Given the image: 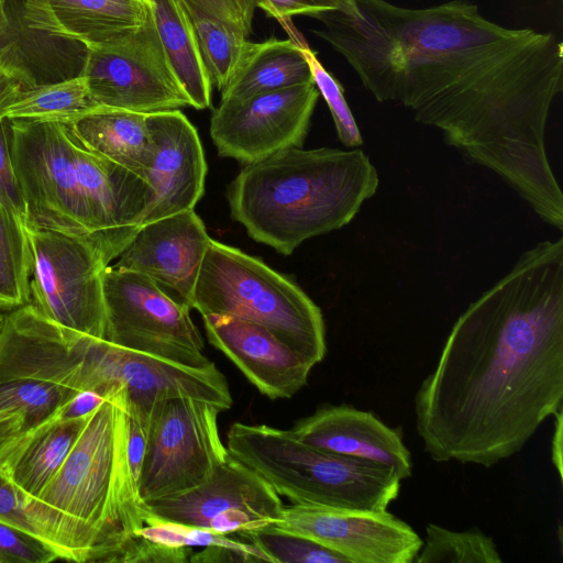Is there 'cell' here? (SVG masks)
Returning a JSON list of instances; mask_svg holds the SVG:
<instances>
[{
	"instance_id": "29",
	"label": "cell",
	"mask_w": 563,
	"mask_h": 563,
	"mask_svg": "<svg viewBox=\"0 0 563 563\" xmlns=\"http://www.w3.org/2000/svg\"><path fill=\"white\" fill-rule=\"evenodd\" d=\"M235 534L260 548L273 563H350L318 542L273 525Z\"/></svg>"
},
{
	"instance_id": "37",
	"label": "cell",
	"mask_w": 563,
	"mask_h": 563,
	"mask_svg": "<svg viewBox=\"0 0 563 563\" xmlns=\"http://www.w3.org/2000/svg\"><path fill=\"white\" fill-rule=\"evenodd\" d=\"M189 562L192 563H225V562H263L260 556L250 551L232 549L221 545H210L202 551L191 554Z\"/></svg>"
},
{
	"instance_id": "43",
	"label": "cell",
	"mask_w": 563,
	"mask_h": 563,
	"mask_svg": "<svg viewBox=\"0 0 563 563\" xmlns=\"http://www.w3.org/2000/svg\"><path fill=\"white\" fill-rule=\"evenodd\" d=\"M3 316L1 312H0V328H1V324H2V320H3Z\"/></svg>"
},
{
	"instance_id": "30",
	"label": "cell",
	"mask_w": 563,
	"mask_h": 563,
	"mask_svg": "<svg viewBox=\"0 0 563 563\" xmlns=\"http://www.w3.org/2000/svg\"><path fill=\"white\" fill-rule=\"evenodd\" d=\"M143 538L167 547L191 548L221 545L232 549L250 551L262 559L263 562H271L268 556L255 544L230 538L200 527L185 525L175 521L159 519L147 511L145 525L140 530Z\"/></svg>"
},
{
	"instance_id": "34",
	"label": "cell",
	"mask_w": 563,
	"mask_h": 563,
	"mask_svg": "<svg viewBox=\"0 0 563 563\" xmlns=\"http://www.w3.org/2000/svg\"><path fill=\"white\" fill-rule=\"evenodd\" d=\"M267 16L278 21H287L294 15L312 16L320 12L343 10L346 11L352 0H254Z\"/></svg>"
},
{
	"instance_id": "14",
	"label": "cell",
	"mask_w": 563,
	"mask_h": 563,
	"mask_svg": "<svg viewBox=\"0 0 563 563\" xmlns=\"http://www.w3.org/2000/svg\"><path fill=\"white\" fill-rule=\"evenodd\" d=\"M145 505L159 519L227 536L273 525L284 508L280 496L230 454L206 483Z\"/></svg>"
},
{
	"instance_id": "16",
	"label": "cell",
	"mask_w": 563,
	"mask_h": 563,
	"mask_svg": "<svg viewBox=\"0 0 563 563\" xmlns=\"http://www.w3.org/2000/svg\"><path fill=\"white\" fill-rule=\"evenodd\" d=\"M211 238L194 209L140 228L113 267L153 280L176 302L192 309L194 291Z\"/></svg>"
},
{
	"instance_id": "8",
	"label": "cell",
	"mask_w": 563,
	"mask_h": 563,
	"mask_svg": "<svg viewBox=\"0 0 563 563\" xmlns=\"http://www.w3.org/2000/svg\"><path fill=\"white\" fill-rule=\"evenodd\" d=\"M14 174L25 206L24 223L91 234L77 180L74 144L65 123L5 119Z\"/></svg>"
},
{
	"instance_id": "20",
	"label": "cell",
	"mask_w": 563,
	"mask_h": 563,
	"mask_svg": "<svg viewBox=\"0 0 563 563\" xmlns=\"http://www.w3.org/2000/svg\"><path fill=\"white\" fill-rule=\"evenodd\" d=\"M290 431L324 451L393 468L401 479L412 475V459L400 428H390L371 411L327 404L298 420Z\"/></svg>"
},
{
	"instance_id": "32",
	"label": "cell",
	"mask_w": 563,
	"mask_h": 563,
	"mask_svg": "<svg viewBox=\"0 0 563 563\" xmlns=\"http://www.w3.org/2000/svg\"><path fill=\"white\" fill-rule=\"evenodd\" d=\"M56 559L42 542L0 522V563H42Z\"/></svg>"
},
{
	"instance_id": "42",
	"label": "cell",
	"mask_w": 563,
	"mask_h": 563,
	"mask_svg": "<svg viewBox=\"0 0 563 563\" xmlns=\"http://www.w3.org/2000/svg\"><path fill=\"white\" fill-rule=\"evenodd\" d=\"M8 2L9 0H0V10L8 11Z\"/></svg>"
},
{
	"instance_id": "17",
	"label": "cell",
	"mask_w": 563,
	"mask_h": 563,
	"mask_svg": "<svg viewBox=\"0 0 563 563\" xmlns=\"http://www.w3.org/2000/svg\"><path fill=\"white\" fill-rule=\"evenodd\" d=\"M73 144L76 175L90 233L98 239L112 262L143 225L153 202V189L139 175L82 148L74 141Z\"/></svg>"
},
{
	"instance_id": "27",
	"label": "cell",
	"mask_w": 563,
	"mask_h": 563,
	"mask_svg": "<svg viewBox=\"0 0 563 563\" xmlns=\"http://www.w3.org/2000/svg\"><path fill=\"white\" fill-rule=\"evenodd\" d=\"M31 253L24 222L0 202V310L30 302Z\"/></svg>"
},
{
	"instance_id": "9",
	"label": "cell",
	"mask_w": 563,
	"mask_h": 563,
	"mask_svg": "<svg viewBox=\"0 0 563 563\" xmlns=\"http://www.w3.org/2000/svg\"><path fill=\"white\" fill-rule=\"evenodd\" d=\"M104 340L166 360L206 368L205 340L190 309L140 273L108 265L103 273Z\"/></svg>"
},
{
	"instance_id": "25",
	"label": "cell",
	"mask_w": 563,
	"mask_h": 563,
	"mask_svg": "<svg viewBox=\"0 0 563 563\" xmlns=\"http://www.w3.org/2000/svg\"><path fill=\"white\" fill-rule=\"evenodd\" d=\"M98 107L81 74L23 89L1 113V119L68 123Z\"/></svg>"
},
{
	"instance_id": "4",
	"label": "cell",
	"mask_w": 563,
	"mask_h": 563,
	"mask_svg": "<svg viewBox=\"0 0 563 563\" xmlns=\"http://www.w3.org/2000/svg\"><path fill=\"white\" fill-rule=\"evenodd\" d=\"M378 185L358 147H290L243 165L227 199L250 238L290 255L306 240L350 223Z\"/></svg>"
},
{
	"instance_id": "35",
	"label": "cell",
	"mask_w": 563,
	"mask_h": 563,
	"mask_svg": "<svg viewBox=\"0 0 563 563\" xmlns=\"http://www.w3.org/2000/svg\"><path fill=\"white\" fill-rule=\"evenodd\" d=\"M0 202L25 221V206L11 162L5 119L0 120Z\"/></svg>"
},
{
	"instance_id": "7",
	"label": "cell",
	"mask_w": 563,
	"mask_h": 563,
	"mask_svg": "<svg viewBox=\"0 0 563 563\" xmlns=\"http://www.w3.org/2000/svg\"><path fill=\"white\" fill-rule=\"evenodd\" d=\"M31 253L30 305L60 327L104 340L103 273L98 239L24 223Z\"/></svg>"
},
{
	"instance_id": "6",
	"label": "cell",
	"mask_w": 563,
	"mask_h": 563,
	"mask_svg": "<svg viewBox=\"0 0 563 563\" xmlns=\"http://www.w3.org/2000/svg\"><path fill=\"white\" fill-rule=\"evenodd\" d=\"M201 316L221 314L263 325L313 365L327 353L320 308L292 280L262 260L210 240L192 300Z\"/></svg>"
},
{
	"instance_id": "2",
	"label": "cell",
	"mask_w": 563,
	"mask_h": 563,
	"mask_svg": "<svg viewBox=\"0 0 563 563\" xmlns=\"http://www.w3.org/2000/svg\"><path fill=\"white\" fill-rule=\"evenodd\" d=\"M413 401L434 462L484 467L520 452L562 409V236L525 251L470 303Z\"/></svg>"
},
{
	"instance_id": "18",
	"label": "cell",
	"mask_w": 563,
	"mask_h": 563,
	"mask_svg": "<svg viewBox=\"0 0 563 563\" xmlns=\"http://www.w3.org/2000/svg\"><path fill=\"white\" fill-rule=\"evenodd\" d=\"M153 154L146 172L154 198L143 225L194 209L203 195L207 163L196 128L180 110L146 115Z\"/></svg>"
},
{
	"instance_id": "24",
	"label": "cell",
	"mask_w": 563,
	"mask_h": 563,
	"mask_svg": "<svg viewBox=\"0 0 563 563\" xmlns=\"http://www.w3.org/2000/svg\"><path fill=\"white\" fill-rule=\"evenodd\" d=\"M168 63L191 107H211L212 84L191 21L179 0H146Z\"/></svg>"
},
{
	"instance_id": "12",
	"label": "cell",
	"mask_w": 563,
	"mask_h": 563,
	"mask_svg": "<svg viewBox=\"0 0 563 563\" xmlns=\"http://www.w3.org/2000/svg\"><path fill=\"white\" fill-rule=\"evenodd\" d=\"M85 390L108 396L123 390L131 412L150 418L168 398L189 397L210 402L221 411L233 405L225 376L216 364L184 366L84 334Z\"/></svg>"
},
{
	"instance_id": "36",
	"label": "cell",
	"mask_w": 563,
	"mask_h": 563,
	"mask_svg": "<svg viewBox=\"0 0 563 563\" xmlns=\"http://www.w3.org/2000/svg\"><path fill=\"white\" fill-rule=\"evenodd\" d=\"M27 87L26 76L0 54V113Z\"/></svg>"
},
{
	"instance_id": "28",
	"label": "cell",
	"mask_w": 563,
	"mask_h": 563,
	"mask_svg": "<svg viewBox=\"0 0 563 563\" xmlns=\"http://www.w3.org/2000/svg\"><path fill=\"white\" fill-rule=\"evenodd\" d=\"M494 539L478 528L454 531L435 523L426 527V538L415 563H501Z\"/></svg>"
},
{
	"instance_id": "40",
	"label": "cell",
	"mask_w": 563,
	"mask_h": 563,
	"mask_svg": "<svg viewBox=\"0 0 563 563\" xmlns=\"http://www.w3.org/2000/svg\"><path fill=\"white\" fill-rule=\"evenodd\" d=\"M26 429L24 418L14 412H0V440Z\"/></svg>"
},
{
	"instance_id": "1",
	"label": "cell",
	"mask_w": 563,
	"mask_h": 563,
	"mask_svg": "<svg viewBox=\"0 0 563 563\" xmlns=\"http://www.w3.org/2000/svg\"><path fill=\"white\" fill-rule=\"evenodd\" d=\"M311 18L379 102H397L440 130L465 158L495 173L562 231L563 194L545 129L563 89V45L551 32L511 29L468 0L406 8L352 0Z\"/></svg>"
},
{
	"instance_id": "10",
	"label": "cell",
	"mask_w": 563,
	"mask_h": 563,
	"mask_svg": "<svg viewBox=\"0 0 563 563\" xmlns=\"http://www.w3.org/2000/svg\"><path fill=\"white\" fill-rule=\"evenodd\" d=\"M214 405L174 397L158 402L150 418L139 494L144 503L195 488L228 457Z\"/></svg>"
},
{
	"instance_id": "41",
	"label": "cell",
	"mask_w": 563,
	"mask_h": 563,
	"mask_svg": "<svg viewBox=\"0 0 563 563\" xmlns=\"http://www.w3.org/2000/svg\"><path fill=\"white\" fill-rule=\"evenodd\" d=\"M10 31H11V20H10L9 9H8V11L0 10V44L4 42V40L9 35ZM0 54L2 55L1 45H0Z\"/></svg>"
},
{
	"instance_id": "26",
	"label": "cell",
	"mask_w": 563,
	"mask_h": 563,
	"mask_svg": "<svg viewBox=\"0 0 563 563\" xmlns=\"http://www.w3.org/2000/svg\"><path fill=\"white\" fill-rule=\"evenodd\" d=\"M183 7L195 30L211 84L221 92L238 73L251 42L236 27L196 8Z\"/></svg>"
},
{
	"instance_id": "23",
	"label": "cell",
	"mask_w": 563,
	"mask_h": 563,
	"mask_svg": "<svg viewBox=\"0 0 563 563\" xmlns=\"http://www.w3.org/2000/svg\"><path fill=\"white\" fill-rule=\"evenodd\" d=\"M303 46L291 38L251 42L238 73L221 91L220 102L314 84Z\"/></svg>"
},
{
	"instance_id": "31",
	"label": "cell",
	"mask_w": 563,
	"mask_h": 563,
	"mask_svg": "<svg viewBox=\"0 0 563 563\" xmlns=\"http://www.w3.org/2000/svg\"><path fill=\"white\" fill-rule=\"evenodd\" d=\"M303 53L309 64L314 85L323 97L340 142L351 148H357L363 144V137L346 102L344 88L341 82L329 73L318 59L316 52L303 46Z\"/></svg>"
},
{
	"instance_id": "3",
	"label": "cell",
	"mask_w": 563,
	"mask_h": 563,
	"mask_svg": "<svg viewBox=\"0 0 563 563\" xmlns=\"http://www.w3.org/2000/svg\"><path fill=\"white\" fill-rule=\"evenodd\" d=\"M123 390L88 415L66 460L26 514L57 559L121 562L141 537L147 509L129 460Z\"/></svg>"
},
{
	"instance_id": "38",
	"label": "cell",
	"mask_w": 563,
	"mask_h": 563,
	"mask_svg": "<svg viewBox=\"0 0 563 563\" xmlns=\"http://www.w3.org/2000/svg\"><path fill=\"white\" fill-rule=\"evenodd\" d=\"M106 397L95 390H81L68 402L64 417L79 418L92 412Z\"/></svg>"
},
{
	"instance_id": "39",
	"label": "cell",
	"mask_w": 563,
	"mask_h": 563,
	"mask_svg": "<svg viewBox=\"0 0 563 563\" xmlns=\"http://www.w3.org/2000/svg\"><path fill=\"white\" fill-rule=\"evenodd\" d=\"M554 433L552 438L551 457L555 466L559 477L562 481V433H563V410L560 409L555 415Z\"/></svg>"
},
{
	"instance_id": "11",
	"label": "cell",
	"mask_w": 563,
	"mask_h": 563,
	"mask_svg": "<svg viewBox=\"0 0 563 563\" xmlns=\"http://www.w3.org/2000/svg\"><path fill=\"white\" fill-rule=\"evenodd\" d=\"M80 74L98 108L151 114L191 107L168 63L150 5L140 27L88 48Z\"/></svg>"
},
{
	"instance_id": "22",
	"label": "cell",
	"mask_w": 563,
	"mask_h": 563,
	"mask_svg": "<svg viewBox=\"0 0 563 563\" xmlns=\"http://www.w3.org/2000/svg\"><path fill=\"white\" fill-rule=\"evenodd\" d=\"M146 115L99 107L65 125L76 144L146 180L153 154Z\"/></svg>"
},
{
	"instance_id": "5",
	"label": "cell",
	"mask_w": 563,
	"mask_h": 563,
	"mask_svg": "<svg viewBox=\"0 0 563 563\" xmlns=\"http://www.w3.org/2000/svg\"><path fill=\"white\" fill-rule=\"evenodd\" d=\"M227 450L291 504L382 511L400 492L393 468L316 448L290 430L235 422Z\"/></svg>"
},
{
	"instance_id": "33",
	"label": "cell",
	"mask_w": 563,
	"mask_h": 563,
	"mask_svg": "<svg viewBox=\"0 0 563 563\" xmlns=\"http://www.w3.org/2000/svg\"><path fill=\"white\" fill-rule=\"evenodd\" d=\"M184 5L196 8L238 30L246 37L253 32L256 9L254 0H179Z\"/></svg>"
},
{
	"instance_id": "21",
	"label": "cell",
	"mask_w": 563,
	"mask_h": 563,
	"mask_svg": "<svg viewBox=\"0 0 563 563\" xmlns=\"http://www.w3.org/2000/svg\"><path fill=\"white\" fill-rule=\"evenodd\" d=\"M147 12L146 0H24L23 9L30 30L85 49L140 27Z\"/></svg>"
},
{
	"instance_id": "19",
	"label": "cell",
	"mask_w": 563,
	"mask_h": 563,
	"mask_svg": "<svg viewBox=\"0 0 563 563\" xmlns=\"http://www.w3.org/2000/svg\"><path fill=\"white\" fill-rule=\"evenodd\" d=\"M208 341L271 399H287L308 382L313 364L261 324L221 314L202 316Z\"/></svg>"
},
{
	"instance_id": "15",
	"label": "cell",
	"mask_w": 563,
	"mask_h": 563,
	"mask_svg": "<svg viewBox=\"0 0 563 563\" xmlns=\"http://www.w3.org/2000/svg\"><path fill=\"white\" fill-rule=\"evenodd\" d=\"M273 526L309 538L350 563H415L422 539L388 512L284 505Z\"/></svg>"
},
{
	"instance_id": "13",
	"label": "cell",
	"mask_w": 563,
	"mask_h": 563,
	"mask_svg": "<svg viewBox=\"0 0 563 563\" xmlns=\"http://www.w3.org/2000/svg\"><path fill=\"white\" fill-rule=\"evenodd\" d=\"M319 96L310 84L220 102L210 120L218 155L247 165L301 147Z\"/></svg>"
}]
</instances>
